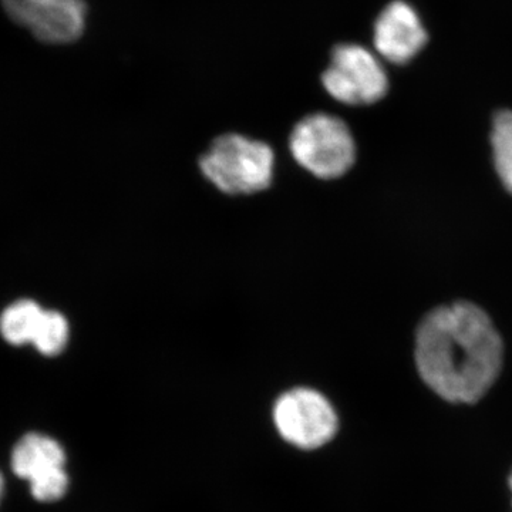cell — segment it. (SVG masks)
Listing matches in <instances>:
<instances>
[{
  "label": "cell",
  "mask_w": 512,
  "mask_h": 512,
  "mask_svg": "<svg viewBox=\"0 0 512 512\" xmlns=\"http://www.w3.org/2000/svg\"><path fill=\"white\" fill-rule=\"evenodd\" d=\"M200 168L204 177L225 194H255L272 184L275 154L264 141L224 134L215 138L201 156Z\"/></svg>",
  "instance_id": "2"
},
{
  "label": "cell",
  "mask_w": 512,
  "mask_h": 512,
  "mask_svg": "<svg viewBox=\"0 0 512 512\" xmlns=\"http://www.w3.org/2000/svg\"><path fill=\"white\" fill-rule=\"evenodd\" d=\"M505 487H507L508 500H510V508L512 512V466L508 470L507 478H505Z\"/></svg>",
  "instance_id": "12"
},
{
  "label": "cell",
  "mask_w": 512,
  "mask_h": 512,
  "mask_svg": "<svg viewBox=\"0 0 512 512\" xmlns=\"http://www.w3.org/2000/svg\"><path fill=\"white\" fill-rule=\"evenodd\" d=\"M69 323L62 313L43 312L32 345L45 356H57L69 342Z\"/></svg>",
  "instance_id": "11"
},
{
  "label": "cell",
  "mask_w": 512,
  "mask_h": 512,
  "mask_svg": "<svg viewBox=\"0 0 512 512\" xmlns=\"http://www.w3.org/2000/svg\"><path fill=\"white\" fill-rule=\"evenodd\" d=\"M43 309L36 302L19 301L10 305L0 316V333L10 345L22 346L32 343Z\"/></svg>",
  "instance_id": "9"
},
{
  "label": "cell",
  "mask_w": 512,
  "mask_h": 512,
  "mask_svg": "<svg viewBox=\"0 0 512 512\" xmlns=\"http://www.w3.org/2000/svg\"><path fill=\"white\" fill-rule=\"evenodd\" d=\"M3 491H5V481H3L2 473H0V503H2Z\"/></svg>",
  "instance_id": "13"
},
{
  "label": "cell",
  "mask_w": 512,
  "mask_h": 512,
  "mask_svg": "<svg viewBox=\"0 0 512 512\" xmlns=\"http://www.w3.org/2000/svg\"><path fill=\"white\" fill-rule=\"evenodd\" d=\"M293 160L320 180L343 177L356 161V143L348 124L328 113L306 116L289 137Z\"/></svg>",
  "instance_id": "3"
},
{
  "label": "cell",
  "mask_w": 512,
  "mask_h": 512,
  "mask_svg": "<svg viewBox=\"0 0 512 512\" xmlns=\"http://www.w3.org/2000/svg\"><path fill=\"white\" fill-rule=\"evenodd\" d=\"M414 366L421 383L440 402L477 406L504 369V342L474 303L439 306L421 320L414 342Z\"/></svg>",
  "instance_id": "1"
},
{
  "label": "cell",
  "mask_w": 512,
  "mask_h": 512,
  "mask_svg": "<svg viewBox=\"0 0 512 512\" xmlns=\"http://www.w3.org/2000/svg\"><path fill=\"white\" fill-rule=\"evenodd\" d=\"M10 466L15 476L28 481L30 493L40 503L62 500L69 490L66 451L46 434H25L13 447Z\"/></svg>",
  "instance_id": "6"
},
{
  "label": "cell",
  "mask_w": 512,
  "mask_h": 512,
  "mask_svg": "<svg viewBox=\"0 0 512 512\" xmlns=\"http://www.w3.org/2000/svg\"><path fill=\"white\" fill-rule=\"evenodd\" d=\"M427 30L409 3L394 0L377 16L373 43L377 53L393 64H406L426 46Z\"/></svg>",
  "instance_id": "8"
},
{
  "label": "cell",
  "mask_w": 512,
  "mask_h": 512,
  "mask_svg": "<svg viewBox=\"0 0 512 512\" xmlns=\"http://www.w3.org/2000/svg\"><path fill=\"white\" fill-rule=\"evenodd\" d=\"M322 84L332 99L348 106L375 104L389 92V77L379 57L355 43L332 50Z\"/></svg>",
  "instance_id": "5"
},
{
  "label": "cell",
  "mask_w": 512,
  "mask_h": 512,
  "mask_svg": "<svg viewBox=\"0 0 512 512\" xmlns=\"http://www.w3.org/2000/svg\"><path fill=\"white\" fill-rule=\"evenodd\" d=\"M494 167L505 190L512 195V111H498L491 130Z\"/></svg>",
  "instance_id": "10"
},
{
  "label": "cell",
  "mask_w": 512,
  "mask_h": 512,
  "mask_svg": "<svg viewBox=\"0 0 512 512\" xmlns=\"http://www.w3.org/2000/svg\"><path fill=\"white\" fill-rule=\"evenodd\" d=\"M6 15L47 45H67L86 29L84 0H0Z\"/></svg>",
  "instance_id": "7"
},
{
  "label": "cell",
  "mask_w": 512,
  "mask_h": 512,
  "mask_svg": "<svg viewBox=\"0 0 512 512\" xmlns=\"http://www.w3.org/2000/svg\"><path fill=\"white\" fill-rule=\"evenodd\" d=\"M272 421L285 443L303 451L325 447L338 436L340 427L336 407L312 387L282 393L272 407Z\"/></svg>",
  "instance_id": "4"
}]
</instances>
